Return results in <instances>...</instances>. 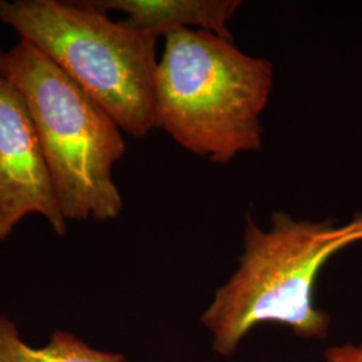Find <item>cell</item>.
Wrapping results in <instances>:
<instances>
[{"label": "cell", "instance_id": "cell-2", "mask_svg": "<svg viewBox=\"0 0 362 362\" xmlns=\"http://www.w3.org/2000/svg\"><path fill=\"white\" fill-rule=\"evenodd\" d=\"M164 38L156 71L157 128L214 164L259 151L272 62L204 30H177Z\"/></svg>", "mask_w": 362, "mask_h": 362}, {"label": "cell", "instance_id": "cell-4", "mask_svg": "<svg viewBox=\"0 0 362 362\" xmlns=\"http://www.w3.org/2000/svg\"><path fill=\"white\" fill-rule=\"evenodd\" d=\"M1 74L26 101L65 219L118 218L122 197L113 167L127 152L122 130L73 78L25 39L4 52Z\"/></svg>", "mask_w": 362, "mask_h": 362}, {"label": "cell", "instance_id": "cell-3", "mask_svg": "<svg viewBox=\"0 0 362 362\" xmlns=\"http://www.w3.org/2000/svg\"><path fill=\"white\" fill-rule=\"evenodd\" d=\"M0 21L33 43L100 105L122 132L157 128V37L113 22L88 1L0 0Z\"/></svg>", "mask_w": 362, "mask_h": 362}, {"label": "cell", "instance_id": "cell-7", "mask_svg": "<svg viewBox=\"0 0 362 362\" xmlns=\"http://www.w3.org/2000/svg\"><path fill=\"white\" fill-rule=\"evenodd\" d=\"M0 362H125L118 353L93 349L64 330L52 334L43 348L27 345L13 321L0 315Z\"/></svg>", "mask_w": 362, "mask_h": 362}, {"label": "cell", "instance_id": "cell-6", "mask_svg": "<svg viewBox=\"0 0 362 362\" xmlns=\"http://www.w3.org/2000/svg\"><path fill=\"white\" fill-rule=\"evenodd\" d=\"M94 8L127 13L129 26L165 37L177 30H204L233 40L230 22L240 0H91Z\"/></svg>", "mask_w": 362, "mask_h": 362}, {"label": "cell", "instance_id": "cell-5", "mask_svg": "<svg viewBox=\"0 0 362 362\" xmlns=\"http://www.w3.org/2000/svg\"><path fill=\"white\" fill-rule=\"evenodd\" d=\"M31 214L42 215L59 236L67 231L26 101L11 81L0 76V240Z\"/></svg>", "mask_w": 362, "mask_h": 362}, {"label": "cell", "instance_id": "cell-8", "mask_svg": "<svg viewBox=\"0 0 362 362\" xmlns=\"http://www.w3.org/2000/svg\"><path fill=\"white\" fill-rule=\"evenodd\" d=\"M326 362H362L361 345H341L332 346L325 351Z\"/></svg>", "mask_w": 362, "mask_h": 362}, {"label": "cell", "instance_id": "cell-9", "mask_svg": "<svg viewBox=\"0 0 362 362\" xmlns=\"http://www.w3.org/2000/svg\"><path fill=\"white\" fill-rule=\"evenodd\" d=\"M3 55H4V52H1V50H0V76H3V74H1V62H3Z\"/></svg>", "mask_w": 362, "mask_h": 362}, {"label": "cell", "instance_id": "cell-1", "mask_svg": "<svg viewBox=\"0 0 362 362\" xmlns=\"http://www.w3.org/2000/svg\"><path fill=\"white\" fill-rule=\"evenodd\" d=\"M360 240L362 214L337 226L332 220H299L278 211L269 228L259 227L247 214L238 269L202 315L215 353L233 356L263 322L286 325L308 339L327 336L330 317L314 303L317 276L336 252Z\"/></svg>", "mask_w": 362, "mask_h": 362}]
</instances>
